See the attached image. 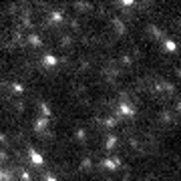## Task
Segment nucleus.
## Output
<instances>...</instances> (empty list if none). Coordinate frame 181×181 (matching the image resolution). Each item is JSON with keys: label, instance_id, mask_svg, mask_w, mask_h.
Listing matches in <instances>:
<instances>
[{"label": "nucleus", "instance_id": "obj_8", "mask_svg": "<svg viewBox=\"0 0 181 181\" xmlns=\"http://www.w3.org/2000/svg\"><path fill=\"white\" fill-rule=\"evenodd\" d=\"M30 42H32V45H40V38H38V36H36V34H32V36H30Z\"/></svg>", "mask_w": 181, "mask_h": 181}, {"label": "nucleus", "instance_id": "obj_11", "mask_svg": "<svg viewBox=\"0 0 181 181\" xmlns=\"http://www.w3.org/2000/svg\"><path fill=\"white\" fill-rule=\"evenodd\" d=\"M22 179H24V181H30V175H28V173H24V175H22Z\"/></svg>", "mask_w": 181, "mask_h": 181}, {"label": "nucleus", "instance_id": "obj_9", "mask_svg": "<svg viewBox=\"0 0 181 181\" xmlns=\"http://www.w3.org/2000/svg\"><path fill=\"white\" fill-rule=\"evenodd\" d=\"M46 125V121L45 119H40V121H38V123H36V129H42V127H45Z\"/></svg>", "mask_w": 181, "mask_h": 181}, {"label": "nucleus", "instance_id": "obj_4", "mask_svg": "<svg viewBox=\"0 0 181 181\" xmlns=\"http://www.w3.org/2000/svg\"><path fill=\"white\" fill-rule=\"evenodd\" d=\"M121 113L131 117V115H133V109H131V107H127V105H121Z\"/></svg>", "mask_w": 181, "mask_h": 181}, {"label": "nucleus", "instance_id": "obj_10", "mask_svg": "<svg viewBox=\"0 0 181 181\" xmlns=\"http://www.w3.org/2000/svg\"><path fill=\"white\" fill-rule=\"evenodd\" d=\"M12 89L16 90V93H22V87H20V85H12Z\"/></svg>", "mask_w": 181, "mask_h": 181}, {"label": "nucleus", "instance_id": "obj_12", "mask_svg": "<svg viewBox=\"0 0 181 181\" xmlns=\"http://www.w3.org/2000/svg\"><path fill=\"white\" fill-rule=\"evenodd\" d=\"M46 181H57V179H55V177H48V179H46Z\"/></svg>", "mask_w": 181, "mask_h": 181}, {"label": "nucleus", "instance_id": "obj_3", "mask_svg": "<svg viewBox=\"0 0 181 181\" xmlns=\"http://www.w3.org/2000/svg\"><path fill=\"white\" fill-rule=\"evenodd\" d=\"M119 165V161H111V159H105L103 161V167H109V169H115Z\"/></svg>", "mask_w": 181, "mask_h": 181}, {"label": "nucleus", "instance_id": "obj_2", "mask_svg": "<svg viewBox=\"0 0 181 181\" xmlns=\"http://www.w3.org/2000/svg\"><path fill=\"white\" fill-rule=\"evenodd\" d=\"M42 62H45V65H48V67H52V65H57L58 60H57V57H55V55H45Z\"/></svg>", "mask_w": 181, "mask_h": 181}, {"label": "nucleus", "instance_id": "obj_1", "mask_svg": "<svg viewBox=\"0 0 181 181\" xmlns=\"http://www.w3.org/2000/svg\"><path fill=\"white\" fill-rule=\"evenodd\" d=\"M30 161H32L34 165H45V157L40 153H36L34 149H30Z\"/></svg>", "mask_w": 181, "mask_h": 181}, {"label": "nucleus", "instance_id": "obj_5", "mask_svg": "<svg viewBox=\"0 0 181 181\" xmlns=\"http://www.w3.org/2000/svg\"><path fill=\"white\" fill-rule=\"evenodd\" d=\"M115 143H117V137H115V135H111V137H109V139H107V149L115 147Z\"/></svg>", "mask_w": 181, "mask_h": 181}, {"label": "nucleus", "instance_id": "obj_7", "mask_svg": "<svg viewBox=\"0 0 181 181\" xmlns=\"http://www.w3.org/2000/svg\"><path fill=\"white\" fill-rule=\"evenodd\" d=\"M62 20V12H52V22H58Z\"/></svg>", "mask_w": 181, "mask_h": 181}, {"label": "nucleus", "instance_id": "obj_6", "mask_svg": "<svg viewBox=\"0 0 181 181\" xmlns=\"http://www.w3.org/2000/svg\"><path fill=\"white\" fill-rule=\"evenodd\" d=\"M165 46H167V50H173V52H175V48H177L173 40H165Z\"/></svg>", "mask_w": 181, "mask_h": 181}]
</instances>
